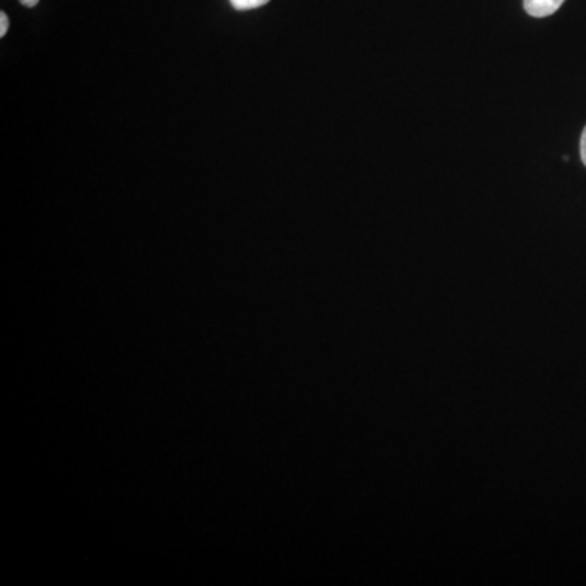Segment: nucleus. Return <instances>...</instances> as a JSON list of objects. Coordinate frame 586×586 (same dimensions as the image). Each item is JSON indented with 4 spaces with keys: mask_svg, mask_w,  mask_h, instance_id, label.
I'll return each instance as SVG.
<instances>
[{
    "mask_svg": "<svg viewBox=\"0 0 586 586\" xmlns=\"http://www.w3.org/2000/svg\"><path fill=\"white\" fill-rule=\"evenodd\" d=\"M580 155H582V162L586 167V127L583 129L582 140H580Z\"/></svg>",
    "mask_w": 586,
    "mask_h": 586,
    "instance_id": "20e7f679",
    "label": "nucleus"
},
{
    "mask_svg": "<svg viewBox=\"0 0 586 586\" xmlns=\"http://www.w3.org/2000/svg\"><path fill=\"white\" fill-rule=\"evenodd\" d=\"M7 31H9V17H7L5 12H2V14H0V36L4 38V36L7 35Z\"/></svg>",
    "mask_w": 586,
    "mask_h": 586,
    "instance_id": "7ed1b4c3",
    "label": "nucleus"
},
{
    "mask_svg": "<svg viewBox=\"0 0 586 586\" xmlns=\"http://www.w3.org/2000/svg\"><path fill=\"white\" fill-rule=\"evenodd\" d=\"M230 4L233 9L245 12V10L259 9V7L269 4V0H230Z\"/></svg>",
    "mask_w": 586,
    "mask_h": 586,
    "instance_id": "f03ea898",
    "label": "nucleus"
},
{
    "mask_svg": "<svg viewBox=\"0 0 586 586\" xmlns=\"http://www.w3.org/2000/svg\"><path fill=\"white\" fill-rule=\"evenodd\" d=\"M564 2L565 0H525L526 14L534 18L551 17Z\"/></svg>",
    "mask_w": 586,
    "mask_h": 586,
    "instance_id": "f257e3e1",
    "label": "nucleus"
},
{
    "mask_svg": "<svg viewBox=\"0 0 586 586\" xmlns=\"http://www.w3.org/2000/svg\"><path fill=\"white\" fill-rule=\"evenodd\" d=\"M40 0H20V4L25 5V7H36Z\"/></svg>",
    "mask_w": 586,
    "mask_h": 586,
    "instance_id": "39448f33",
    "label": "nucleus"
}]
</instances>
